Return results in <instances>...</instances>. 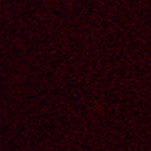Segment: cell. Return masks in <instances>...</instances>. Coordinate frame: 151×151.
<instances>
[]
</instances>
